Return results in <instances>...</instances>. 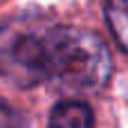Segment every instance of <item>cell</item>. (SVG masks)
<instances>
[{
	"label": "cell",
	"mask_w": 128,
	"mask_h": 128,
	"mask_svg": "<svg viewBox=\"0 0 128 128\" xmlns=\"http://www.w3.org/2000/svg\"><path fill=\"white\" fill-rule=\"evenodd\" d=\"M47 128H92V110L81 101H61L52 110Z\"/></svg>",
	"instance_id": "cell-2"
},
{
	"label": "cell",
	"mask_w": 128,
	"mask_h": 128,
	"mask_svg": "<svg viewBox=\"0 0 128 128\" xmlns=\"http://www.w3.org/2000/svg\"><path fill=\"white\" fill-rule=\"evenodd\" d=\"M106 18L119 47L128 52V0H106Z\"/></svg>",
	"instance_id": "cell-3"
},
{
	"label": "cell",
	"mask_w": 128,
	"mask_h": 128,
	"mask_svg": "<svg viewBox=\"0 0 128 128\" xmlns=\"http://www.w3.org/2000/svg\"><path fill=\"white\" fill-rule=\"evenodd\" d=\"M112 72L110 52L81 27L11 22L0 29V76L29 88L47 83L65 94L99 92Z\"/></svg>",
	"instance_id": "cell-1"
}]
</instances>
